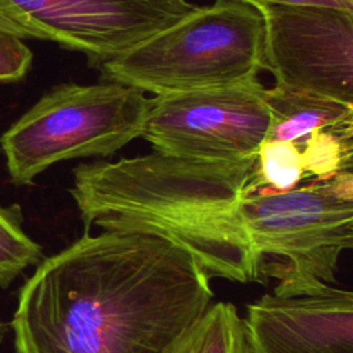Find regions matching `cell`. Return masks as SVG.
<instances>
[{
  "instance_id": "1",
  "label": "cell",
  "mask_w": 353,
  "mask_h": 353,
  "mask_svg": "<svg viewBox=\"0 0 353 353\" xmlns=\"http://www.w3.org/2000/svg\"><path fill=\"white\" fill-rule=\"evenodd\" d=\"M210 279L160 234L85 230L22 284L15 352L164 353L212 303Z\"/></svg>"
},
{
  "instance_id": "2",
  "label": "cell",
  "mask_w": 353,
  "mask_h": 353,
  "mask_svg": "<svg viewBox=\"0 0 353 353\" xmlns=\"http://www.w3.org/2000/svg\"><path fill=\"white\" fill-rule=\"evenodd\" d=\"M256 157L221 161L153 150L73 168V197L85 230L160 234L186 250L210 277L259 283L237 205Z\"/></svg>"
},
{
  "instance_id": "3",
  "label": "cell",
  "mask_w": 353,
  "mask_h": 353,
  "mask_svg": "<svg viewBox=\"0 0 353 353\" xmlns=\"http://www.w3.org/2000/svg\"><path fill=\"white\" fill-rule=\"evenodd\" d=\"M237 218L259 283L276 279L277 296L317 294L335 283L339 258L353 247L352 171L290 190L248 183Z\"/></svg>"
},
{
  "instance_id": "4",
  "label": "cell",
  "mask_w": 353,
  "mask_h": 353,
  "mask_svg": "<svg viewBox=\"0 0 353 353\" xmlns=\"http://www.w3.org/2000/svg\"><path fill=\"white\" fill-rule=\"evenodd\" d=\"M263 40V18L255 7L215 0L99 69L105 81L154 97L232 87L256 80Z\"/></svg>"
},
{
  "instance_id": "5",
  "label": "cell",
  "mask_w": 353,
  "mask_h": 353,
  "mask_svg": "<svg viewBox=\"0 0 353 353\" xmlns=\"http://www.w3.org/2000/svg\"><path fill=\"white\" fill-rule=\"evenodd\" d=\"M150 105L113 81L52 87L0 137L11 181L29 185L57 163L116 153L142 135Z\"/></svg>"
},
{
  "instance_id": "6",
  "label": "cell",
  "mask_w": 353,
  "mask_h": 353,
  "mask_svg": "<svg viewBox=\"0 0 353 353\" xmlns=\"http://www.w3.org/2000/svg\"><path fill=\"white\" fill-rule=\"evenodd\" d=\"M256 80L152 98L142 138L170 154L236 161L256 157L270 124Z\"/></svg>"
},
{
  "instance_id": "7",
  "label": "cell",
  "mask_w": 353,
  "mask_h": 353,
  "mask_svg": "<svg viewBox=\"0 0 353 353\" xmlns=\"http://www.w3.org/2000/svg\"><path fill=\"white\" fill-rule=\"evenodd\" d=\"M188 0H0L26 39L50 40L98 66L197 11Z\"/></svg>"
},
{
  "instance_id": "8",
  "label": "cell",
  "mask_w": 353,
  "mask_h": 353,
  "mask_svg": "<svg viewBox=\"0 0 353 353\" xmlns=\"http://www.w3.org/2000/svg\"><path fill=\"white\" fill-rule=\"evenodd\" d=\"M256 10L265 26L263 69L276 87L353 105V11L317 4Z\"/></svg>"
},
{
  "instance_id": "9",
  "label": "cell",
  "mask_w": 353,
  "mask_h": 353,
  "mask_svg": "<svg viewBox=\"0 0 353 353\" xmlns=\"http://www.w3.org/2000/svg\"><path fill=\"white\" fill-rule=\"evenodd\" d=\"M243 324L248 353H353V292L265 294L247 305Z\"/></svg>"
},
{
  "instance_id": "10",
  "label": "cell",
  "mask_w": 353,
  "mask_h": 353,
  "mask_svg": "<svg viewBox=\"0 0 353 353\" xmlns=\"http://www.w3.org/2000/svg\"><path fill=\"white\" fill-rule=\"evenodd\" d=\"M270 124L265 141L299 143L316 131L353 130V105L280 87L266 88Z\"/></svg>"
},
{
  "instance_id": "11",
  "label": "cell",
  "mask_w": 353,
  "mask_h": 353,
  "mask_svg": "<svg viewBox=\"0 0 353 353\" xmlns=\"http://www.w3.org/2000/svg\"><path fill=\"white\" fill-rule=\"evenodd\" d=\"M164 353H248L243 317L229 302L211 303Z\"/></svg>"
},
{
  "instance_id": "12",
  "label": "cell",
  "mask_w": 353,
  "mask_h": 353,
  "mask_svg": "<svg viewBox=\"0 0 353 353\" xmlns=\"http://www.w3.org/2000/svg\"><path fill=\"white\" fill-rule=\"evenodd\" d=\"M18 204H0V287L7 288L17 276L37 265L44 256L41 247L23 230Z\"/></svg>"
},
{
  "instance_id": "13",
  "label": "cell",
  "mask_w": 353,
  "mask_h": 353,
  "mask_svg": "<svg viewBox=\"0 0 353 353\" xmlns=\"http://www.w3.org/2000/svg\"><path fill=\"white\" fill-rule=\"evenodd\" d=\"M353 130L316 131L298 143L305 176L330 179L352 171Z\"/></svg>"
},
{
  "instance_id": "14",
  "label": "cell",
  "mask_w": 353,
  "mask_h": 353,
  "mask_svg": "<svg viewBox=\"0 0 353 353\" xmlns=\"http://www.w3.org/2000/svg\"><path fill=\"white\" fill-rule=\"evenodd\" d=\"M301 149L295 142L263 141L256 152L251 185L290 190L305 179Z\"/></svg>"
},
{
  "instance_id": "15",
  "label": "cell",
  "mask_w": 353,
  "mask_h": 353,
  "mask_svg": "<svg viewBox=\"0 0 353 353\" xmlns=\"http://www.w3.org/2000/svg\"><path fill=\"white\" fill-rule=\"evenodd\" d=\"M33 52L23 39L0 29V83L18 81L29 72Z\"/></svg>"
},
{
  "instance_id": "16",
  "label": "cell",
  "mask_w": 353,
  "mask_h": 353,
  "mask_svg": "<svg viewBox=\"0 0 353 353\" xmlns=\"http://www.w3.org/2000/svg\"><path fill=\"white\" fill-rule=\"evenodd\" d=\"M247 3L255 8L261 6H272V4H317V6H328L343 8L347 11H353V0H239Z\"/></svg>"
},
{
  "instance_id": "17",
  "label": "cell",
  "mask_w": 353,
  "mask_h": 353,
  "mask_svg": "<svg viewBox=\"0 0 353 353\" xmlns=\"http://www.w3.org/2000/svg\"><path fill=\"white\" fill-rule=\"evenodd\" d=\"M0 29L7 30V32H11V33H15L17 36H19V37H22V39H26L25 34H23V32H22L15 23H12L10 19H7V18L3 17V15H0Z\"/></svg>"
},
{
  "instance_id": "18",
  "label": "cell",
  "mask_w": 353,
  "mask_h": 353,
  "mask_svg": "<svg viewBox=\"0 0 353 353\" xmlns=\"http://www.w3.org/2000/svg\"><path fill=\"white\" fill-rule=\"evenodd\" d=\"M7 332H8V325L0 320V345L4 342Z\"/></svg>"
}]
</instances>
